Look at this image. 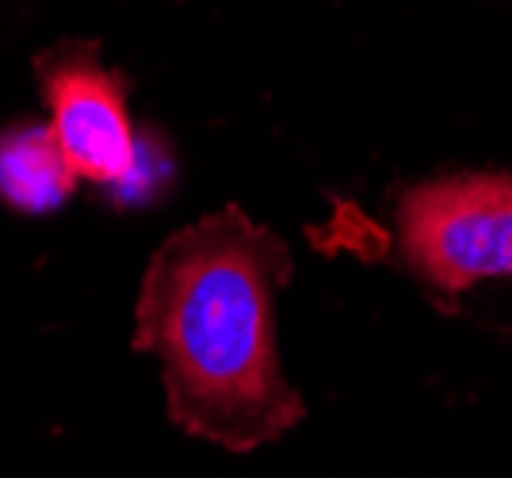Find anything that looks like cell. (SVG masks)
Here are the masks:
<instances>
[{"mask_svg": "<svg viewBox=\"0 0 512 478\" xmlns=\"http://www.w3.org/2000/svg\"><path fill=\"white\" fill-rule=\"evenodd\" d=\"M291 249L241 207L176 230L146 264L134 348L161 364L172 425L226 452H253L302 421L276 348V291Z\"/></svg>", "mask_w": 512, "mask_h": 478, "instance_id": "6da1fadb", "label": "cell"}, {"mask_svg": "<svg viewBox=\"0 0 512 478\" xmlns=\"http://www.w3.org/2000/svg\"><path fill=\"white\" fill-rule=\"evenodd\" d=\"M398 249L413 276L448 299L470 283L512 276V176L459 173L409 188Z\"/></svg>", "mask_w": 512, "mask_h": 478, "instance_id": "7a4b0ae2", "label": "cell"}, {"mask_svg": "<svg viewBox=\"0 0 512 478\" xmlns=\"http://www.w3.org/2000/svg\"><path fill=\"white\" fill-rule=\"evenodd\" d=\"M39 92L50 134L69 169L92 184H119L134 173V127L127 81L107 69L92 46H62L39 58Z\"/></svg>", "mask_w": 512, "mask_h": 478, "instance_id": "3957f363", "label": "cell"}, {"mask_svg": "<svg viewBox=\"0 0 512 478\" xmlns=\"http://www.w3.org/2000/svg\"><path fill=\"white\" fill-rule=\"evenodd\" d=\"M77 173L69 169L50 127H12L0 134V199L16 211H54L69 199Z\"/></svg>", "mask_w": 512, "mask_h": 478, "instance_id": "277c9868", "label": "cell"}]
</instances>
